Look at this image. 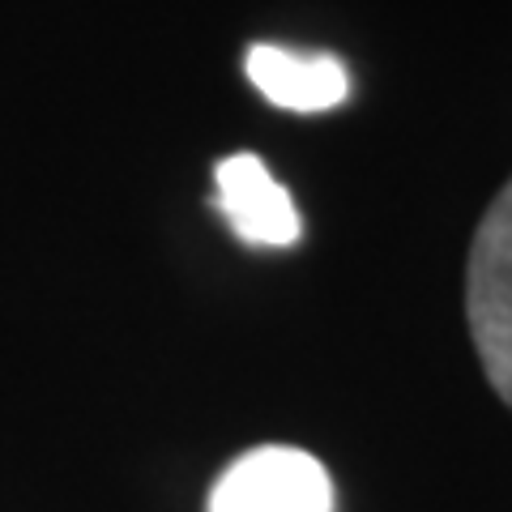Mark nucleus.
<instances>
[{
  "mask_svg": "<svg viewBox=\"0 0 512 512\" xmlns=\"http://www.w3.org/2000/svg\"><path fill=\"white\" fill-rule=\"evenodd\" d=\"M210 512H333V483L312 453L265 444L222 470Z\"/></svg>",
  "mask_w": 512,
  "mask_h": 512,
  "instance_id": "nucleus-2",
  "label": "nucleus"
},
{
  "mask_svg": "<svg viewBox=\"0 0 512 512\" xmlns=\"http://www.w3.org/2000/svg\"><path fill=\"white\" fill-rule=\"evenodd\" d=\"M218 210L231 231L256 248H291L299 239L295 201L256 154H231L214 167Z\"/></svg>",
  "mask_w": 512,
  "mask_h": 512,
  "instance_id": "nucleus-3",
  "label": "nucleus"
},
{
  "mask_svg": "<svg viewBox=\"0 0 512 512\" xmlns=\"http://www.w3.org/2000/svg\"><path fill=\"white\" fill-rule=\"evenodd\" d=\"M466 316L487 380L512 406V180L478 222L466 269Z\"/></svg>",
  "mask_w": 512,
  "mask_h": 512,
  "instance_id": "nucleus-1",
  "label": "nucleus"
},
{
  "mask_svg": "<svg viewBox=\"0 0 512 512\" xmlns=\"http://www.w3.org/2000/svg\"><path fill=\"white\" fill-rule=\"evenodd\" d=\"M244 69L269 103L299 111V116L329 111L350 94V77L338 56H299V52H286V47L256 43L244 60Z\"/></svg>",
  "mask_w": 512,
  "mask_h": 512,
  "instance_id": "nucleus-4",
  "label": "nucleus"
}]
</instances>
